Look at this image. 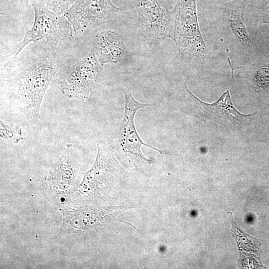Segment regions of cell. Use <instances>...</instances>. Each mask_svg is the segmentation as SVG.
Listing matches in <instances>:
<instances>
[{"mask_svg":"<svg viewBox=\"0 0 269 269\" xmlns=\"http://www.w3.org/2000/svg\"><path fill=\"white\" fill-rule=\"evenodd\" d=\"M63 65L60 50L45 39L30 43L1 69V101L36 123L46 91Z\"/></svg>","mask_w":269,"mask_h":269,"instance_id":"obj_1","label":"cell"},{"mask_svg":"<svg viewBox=\"0 0 269 269\" xmlns=\"http://www.w3.org/2000/svg\"><path fill=\"white\" fill-rule=\"evenodd\" d=\"M168 37L187 58L202 60L207 55L208 49L199 27L196 0H177L170 12Z\"/></svg>","mask_w":269,"mask_h":269,"instance_id":"obj_2","label":"cell"},{"mask_svg":"<svg viewBox=\"0 0 269 269\" xmlns=\"http://www.w3.org/2000/svg\"><path fill=\"white\" fill-rule=\"evenodd\" d=\"M34 19L32 26L25 32L15 55L27 45L45 39L61 50L72 41L75 35L72 25L64 15L57 14L40 4L32 2Z\"/></svg>","mask_w":269,"mask_h":269,"instance_id":"obj_3","label":"cell"},{"mask_svg":"<svg viewBox=\"0 0 269 269\" xmlns=\"http://www.w3.org/2000/svg\"><path fill=\"white\" fill-rule=\"evenodd\" d=\"M182 94L184 105L182 111L204 121H214L226 127L228 124L238 123L250 116L240 113L233 105L229 88L218 101L213 104L206 103L196 97L187 88L184 82L177 85Z\"/></svg>","mask_w":269,"mask_h":269,"instance_id":"obj_4","label":"cell"},{"mask_svg":"<svg viewBox=\"0 0 269 269\" xmlns=\"http://www.w3.org/2000/svg\"><path fill=\"white\" fill-rule=\"evenodd\" d=\"M103 67L93 49L77 61L60 83L61 93L71 99L86 100L102 79Z\"/></svg>","mask_w":269,"mask_h":269,"instance_id":"obj_5","label":"cell"},{"mask_svg":"<svg viewBox=\"0 0 269 269\" xmlns=\"http://www.w3.org/2000/svg\"><path fill=\"white\" fill-rule=\"evenodd\" d=\"M121 13L123 9L111 0H77L64 15L72 25L74 35L79 36L114 20Z\"/></svg>","mask_w":269,"mask_h":269,"instance_id":"obj_6","label":"cell"},{"mask_svg":"<svg viewBox=\"0 0 269 269\" xmlns=\"http://www.w3.org/2000/svg\"><path fill=\"white\" fill-rule=\"evenodd\" d=\"M139 31L149 45L168 37L170 12L163 0H134Z\"/></svg>","mask_w":269,"mask_h":269,"instance_id":"obj_7","label":"cell"},{"mask_svg":"<svg viewBox=\"0 0 269 269\" xmlns=\"http://www.w3.org/2000/svg\"><path fill=\"white\" fill-rule=\"evenodd\" d=\"M125 98L124 115L119 134V143L127 156L140 163H151L145 157L141 151V147L145 145L157 151L161 155L166 153L144 143L139 136L134 125V116L136 111L147 106H152L149 104L140 103L133 97L128 89L123 90Z\"/></svg>","mask_w":269,"mask_h":269,"instance_id":"obj_8","label":"cell"},{"mask_svg":"<svg viewBox=\"0 0 269 269\" xmlns=\"http://www.w3.org/2000/svg\"><path fill=\"white\" fill-rule=\"evenodd\" d=\"M63 220L58 235L78 234L103 226L113 220L122 210L118 207H86L62 209Z\"/></svg>","mask_w":269,"mask_h":269,"instance_id":"obj_9","label":"cell"},{"mask_svg":"<svg viewBox=\"0 0 269 269\" xmlns=\"http://www.w3.org/2000/svg\"><path fill=\"white\" fill-rule=\"evenodd\" d=\"M115 160L108 145L99 141L96 160L92 167L84 175L78 188L83 194L89 190H94L100 186L107 185L115 176Z\"/></svg>","mask_w":269,"mask_h":269,"instance_id":"obj_10","label":"cell"},{"mask_svg":"<svg viewBox=\"0 0 269 269\" xmlns=\"http://www.w3.org/2000/svg\"><path fill=\"white\" fill-rule=\"evenodd\" d=\"M79 167V164L74 155L67 150L51 167L47 182L57 192L70 190L78 178Z\"/></svg>","mask_w":269,"mask_h":269,"instance_id":"obj_11","label":"cell"},{"mask_svg":"<svg viewBox=\"0 0 269 269\" xmlns=\"http://www.w3.org/2000/svg\"><path fill=\"white\" fill-rule=\"evenodd\" d=\"M247 5L245 0H233L222 8V13L228 30L235 41L244 49L250 50L252 42L244 20Z\"/></svg>","mask_w":269,"mask_h":269,"instance_id":"obj_12","label":"cell"},{"mask_svg":"<svg viewBox=\"0 0 269 269\" xmlns=\"http://www.w3.org/2000/svg\"><path fill=\"white\" fill-rule=\"evenodd\" d=\"M92 48L102 67L108 63H116L124 57L126 48L123 38L117 31L105 30L97 33Z\"/></svg>","mask_w":269,"mask_h":269,"instance_id":"obj_13","label":"cell"},{"mask_svg":"<svg viewBox=\"0 0 269 269\" xmlns=\"http://www.w3.org/2000/svg\"><path fill=\"white\" fill-rule=\"evenodd\" d=\"M228 218L232 224L231 231L236 239L240 253L238 264L243 268H264L260 260L262 253L259 241L244 232L238 227L234 220L232 212H227Z\"/></svg>","mask_w":269,"mask_h":269,"instance_id":"obj_14","label":"cell"},{"mask_svg":"<svg viewBox=\"0 0 269 269\" xmlns=\"http://www.w3.org/2000/svg\"><path fill=\"white\" fill-rule=\"evenodd\" d=\"M77 0H32L49 10L60 15H65Z\"/></svg>","mask_w":269,"mask_h":269,"instance_id":"obj_15","label":"cell"},{"mask_svg":"<svg viewBox=\"0 0 269 269\" xmlns=\"http://www.w3.org/2000/svg\"><path fill=\"white\" fill-rule=\"evenodd\" d=\"M253 84L256 91H259L269 86V68L260 67L255 73Z\"/></svg>","mask_w":269,"mask_h":269,"instance_id":"obj_16","label":"cell"},{"mask_svg":"<svg viewBox=\"0 0 269 269\" xmlns=\"http://www.w3.org/2000/svg\"><path fill=\"white\" fill-rule=\"evenodd\" d=\"M13 133H21V130L17 127L11 126L7 124L5 122L0 121L1 137L5 139H12L14 141L16 140L17 142L19 139L15 135L13 134Z\"/></svg>","mask_w":269,"mask_h":269,"instance_id":"obj_17","label":"cell"},{"mask_svg":"<svg viewBox=\"0 0 269 269\" xmlns=\"http://www.w3.org/2000/svg\"><path fill=\"white\" fill-rule=\"evenodd\" d=\"M247 4L253 5L257 7H264L269 4V0H245Z\"/></svg>","mask_w":269,"mask_h":269,"instance_id":"obj_18","label":"cell"},{"mask_svg":"<svg viewBox=\"0 0 269 269\" xmlns=\"http://www.w3.org/2000/svg\"><path fill=\"white\" fill-rule=\"evenodd\" d=\"M18 1L22 7L24 9H29V0H18Z\"/></svg>","mask_w":269,"mask_h":269,"instance_id":"obj_19","label":"cell"},{"mask_svg":"<svg viewBox=\"0 0 269 269\" xmlns=\"http://www.w3.org/2000/svg\"><path fill=\"white\" fill-rule=\"evenodd\" d=\"M262 21L264 23L269 24V14L266 13L263 16Z\"/></svg>","mask_w":269,"mask_h":269,"instance_id":"obj_20","label":"cell"},{"mask_svg":"<svg viewBox=\"0 0 269 269\" xmlns=\"http://www.w3.org/2000/svg\"><path fill=\"white\" fill-rule=\"evenodd\" d=\"M264 9L268 12H269V4L264 7Z\"/></svg>","mask_w":269,"mask_h":269,"instance_id":"obj_21","label":"cell"},{"mask_svg":"<svg viewBox=\"0 0 269 269\" xmlns=\"http://www.w3.org/2000/svg\"></svg>","mask_w":269,"mask_h":269,"instance_id":"obj_22","label":"cell"},{"mask_svg":"<svg viewBox=\"0 0 269 269\" xmlns=\"http://www.w3.org/2000/svg\"></svg>","mask_w":269,"mask_h":269,"instance_id":"obj_23","label":"cell"}]
</instances>
